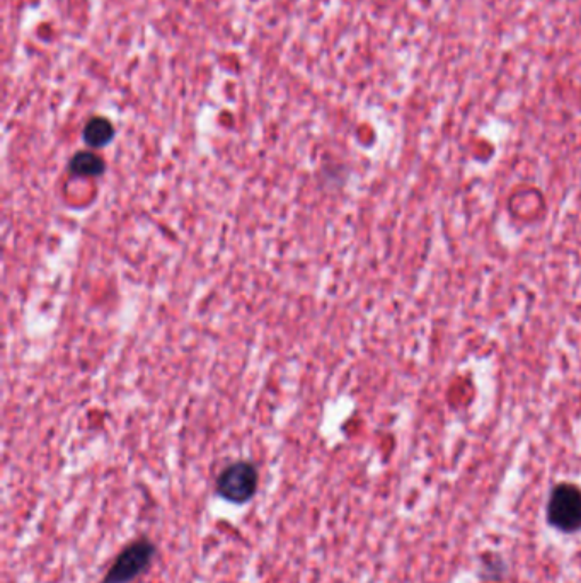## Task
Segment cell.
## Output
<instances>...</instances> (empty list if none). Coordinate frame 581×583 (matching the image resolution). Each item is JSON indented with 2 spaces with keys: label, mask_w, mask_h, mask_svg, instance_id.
<instances>
[{
  "label": "cell",
  "mask_w": 581,
  "mask_h": 583,
  "mask_svg": "<svg viewBox=\"0 0 581 583\" xmlns=\"http://www.w3.org/2000/svg\"><path fill=\"white\" fill-rule=\"evenodd\" d=\"M154 555H156L154 543L145 537H140L121 551L101 583L132 582L149 568Z\"/></svg>",
  "instance_id": "6da1fadb"
},
{
  "label": "cell",
  "mask_w": 581,
  "mask_h": 583,
  "mask_svg": "<svg viewBox=\"0 0 581 583\" xmlns=\"http://www.w3.org/2000/svg\"><path fill=\"white\" fill-rule=\"evenodd\" d=\"M547 517L558 531L576 532L581 529V490L575 485H558L547 505Z\"/></svg>",
  "instance_id": "7a4b0ae2"
},
{
  "label": "cell",
  "mask_w": 581,
  "mask_h": 583,
  "mask_svg": "<svg viewBox=\"0 0 581 583\" xmlns=\"http://www.w3.org/2000/svg\"><path fill=\"white\" fill-rule=\"evenodd\" d=\"M258 490V471L251 462L239 461L220 473L217 493L227 502L246 503Z\"/></svg>",
  "instance_id": "3957f363"
},
{
  "label": "cell",
  "mask_w": 581,
  "mask_h": 583,
  "mask_svg": "<svg viewBox=\"0 0 581 583\" xmlns=\"http://www.w3.org/2000/svg\"><path fill=\"white\" fill-rule=\"evenodd\" d=\"M113 137H115V128H113L111 122H108L106 118H101V116L93 118L84 128L86 144L96 147V149L110 144Z\"/></svg>",
  "instance_id": "277c9868"
},
{
  "label": "cell",
  "mask_w": 581,
  "mask_h": 583,
  "mask_svg": "<svg viewBox=\"0 0 581 583\" xmlns=\"http://www.w3.org/2000/svg\"><path fill=\"white\" fill-rule=\"evenodd\" d=\"M104 168L103 159L93 152H79L70 161V171L77 176H99L104 173Z\"/></svg>",
  "instance_id": "5b68a950"
}]
</instances>
